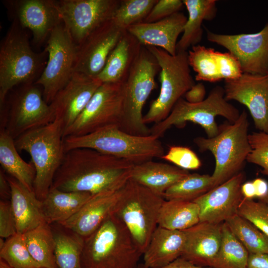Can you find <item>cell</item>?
<instances>
[{"mask_svg":"<svg viewBox=\"0 0 268 268\" xmlns=\"http://www.w3.org/2000/svg\"><path fill=\"white\" fill-rule=\"evenodd\" d=\"M142 253L114 213L84 238L81 268H136Z\"/></svg>","mask_w":268,"mask_h":268,"instance_id":"obj_2","label":"cell"},{"mask_svg":"<svg viewBox=\"0 0 268 268\" xmlns=\"http://www.w3.org/2000/svg\"><path fill=\"white\" fill-rule=\"evenodd\" d=\"M10 188V202L15 218L17 233L23 234L47 223L42 201L13 177H7Z\"/></svg>","mask_w":268,"mask_h":268,"instance_id":"obj_24","label":"cell"},{"mask_svg":"<svg viewBox=\"0 0 268 268\" xmlns=\"http://www.w3.org/2000/svg\"><path fill=\"white\" fill-rule=\"evenodd\" d=\"M206 31L207 40L227 49L239 61L243 73L268 74V22L255 33L224 34Z\"/></svg>","mask_w":268,"mask_h":268,"instance_id":"obj_15","label":"cell"},{"mask_svg":"<svg viewBox=\"0 0 268 268\" xmlns=\"http://www.w3.org/2000/svg\"><path fill=\"white\" fill-rule=\"evenodd\" d=\"M134 166L128 160L92 149H73L65 153L51 187L92 196L117 191L129 180Z\"/></svg>","mask_w":268,"mask_h":268,"instance_id":"obj_1","label":"cell"},{"mask_svg":"<svg viewBox=\"0 0 268 268\" xmlns=\"http://www.w3.org/2000/svg\"><path fill=\"white\" fill-rule=\"evenodd\" d=\"M188 12V17L183 32L178 41L177 52L188 51L190 48L198 45L202 39L203 20L214 18L216 12L215 0H183Z\"/></svg>","mask_w":268,"mask_h":268,"instance_id":"obj_28","label":"cell"},{"mask_svg":"<svg viewBox=\"0 0 268 268\" xmlns=\"http://www.w3.org/2000/svg\"><path fill=\"white\" fill-rule=\"evenodd\" d=\"M89 193L66 192L51 187L42 201L46 221L51 225L60 224L76 213L91 197Z\"/></svg>","mask_w":268,"mask_h":268,"instance_id":"obj_29","label":"cell"},{"mask_svg":"<svg viewBox=\"0 0 268 268\" xmlns=\"http://www.w3.org/2000/svg\"><path fill=\"white\" fill-rule=\"evenodd\" d=\"M189 173L175 165L152 160L134 165L130 178L163 197L169 188Z\"/></svg>","mask_w":268,"mask_h":268,"instance_id":"obj_26","label":"cell"},{"mask_svg":"<svg viewBox=\"0 0 268 268\" xmlns=\"http://www.w3.org/2000/svg\"><path fill=\"white\" fill-rule=\"evenodd\" d=\"M251 151L247 161L259 166L261 172L268 176V134L253 132L249 134Z\"/></svg>","mask_w":268,"mask_h":268,"instance_id":"obj_41","label":"cell"},{"mask_svg":"<svg viewBox=\"0 0 268 268\" xmlns=\"http://www.w3.org/2000/svg\"><path fill=\"white\" fill-rule=\"evenodd\" d=\"M125 31L111 20L89 35L77 45L74 72L97 77Z\"/></svg>","mask_w":268,"mask_h":268,"instance_id":"obj_17","label":"cell"},{"mask_svg":"<svg viewBox=\"0 0 268 268\" xmlns=\"http://www.w3.org/2000/svg\"><path fill=\"white\" fill-rule=\"evenodd\" d=\"M15 18L23 28L30 30L33 42L41 44L63 23L56 0H18L9 2Z\"/></svg>","mask_w":268,"mask_h":268,"instance_id":"obj_20","label":"cell"},{"mask_svg":"<svg viewBox=\"0 0 268 268\" xmlns=\"http://www.w3.org/2000/svg\"><path fill=\"white\" fill-rule=\"evenodd\" d=\"M14 139L2 129L0 133V164L2 170L20 184L33 191L36 170L32 161H25L19 155Z\"/></svg>","mask_w":268,"mask_h":268,"instance_id":"obj_30","label":"cell"},{"mask_svg":"<svg viewBox=\"0 0 268 268\" xmlns=\"http://www.w3.org/2000/svg\"><path fill=\"white\" fill-rule=\"evenodd\" d=\"M184 6L181 0H157L143 22H154L180 11Z\"/></svg>","mask_w":268,"mask_h":268,"instance_id":"obj_43","label":"cell"},{"mask_svg":"<svg viewBox=\"0 0 268 268\" xmlns=\"http://www.w3.org/2000/svg\"><path fill=\"white\" fill-rule=\"evenodd\" d=\"M14 142L18 150L26 151L31 157L36 170L33 191L43 201L66 153L61 123L55 119L47 125L24 133Z\"/></svg>","mask_w":268,"mask_h":268,"instance_id":"obj_4","label":"cell"},{"mask_svg":"<svg viewBox=\"0 0 268 268\" xmlns=\"http://www.w3.org/2000/svg\"><path fill=\"white\" fill-rule=\"evenodd\" d=\"M27 249L43 268H58L55 257V240L51 225L45 223L23 234Z\"/></svg>","mask_w":268,"mask_h":268,"instance_id":"obj_34","label":"cell"},{"mask_svg":"<svg viewBox=\"0 0 268 268\" xmlns=\"http://www.w3.org/2000/svg\"><path fill=\"white\" fill-rule=\"evenodd\" d=\"M15 218L10 201H0V237L7 239L16 234Z\"/></svg>","mask_w":268,"mask_h":268,"instance_id":"obj_44","label":"cell"},{"mask_svg":"<svg viewBox=\"0 0 268 268\" xmlns=\"http://www.w3.org/2000/svg\"><path fill=\"white\" fill-rule=\"evenodd\" d=\"M200 222L199 207L194 201L165 200L160 211L158 226L183 231Z\"/></svg>","mask_w":268,"mask_h":268,"instance_id":"obj_32","label":"cell"},{"mask_svg":"<svg viewBox=\"0 0 268 268\" xmlns=\"http://www.w3.org/2000/svg\"><path fill=\"white\" fill-rule=\"evenodd\" d=\"M55 257L58 268H81L84 238L60 224H53Z\"/></svg>","mask_w":268,"mask_h":268,"instance_id":"obj_31","label":"cell"},{"mask_svg":"<svg viewBox=\"0 0 268 268\" xmlns=\"http://www.w3.org/2000/svg\"><path fill=\"white\" fill-rule=\"evenodd\" d=\"M0 259L12 268H42L35 261L26 246L23 234H16L6 239L0 249Z\"/></svg>","mask_w":268,"mask_h":268,"instance_id":"obj_39","label":"cell"},{"mask_svg":"<svg viewBox=\"0 0 268 268\" xmlns=\"http://www.w3.org/2000/svg\"><path fill=\"white\" fill-rule=\"evenodd\" d=\"M206 89L202 82L195 83L184 95L185 99L190 103H198L205 98Z\"/></svg>","mask_w":268,"mask_h":268,"instance_id":"obj_45","label":"cell"},{"mask_svg":"<svg viewBox=\"0 0 268 268\" xmlns=\"http://www.w3.org/2000/svg\"><path fill=\"white\" fill-rule=\"evenodd\" d=\"M102 84L97 77L74 72L66 85L56 94L50 105L55 119L61 123L64 134Z\"/></svg>","mask_w":268,"mask_h":268,"instance_id":"obj_18","label":"cell"},{"mask_svg":"<svg viewBox=\"0 0 268 268\" xmlns=\"http://www.w3.org/2000/svg\"><path fill=\"white\" fill-rule=\"evenodd\" d=\"M160 268H205V267L197 266L180 257L170 264Z\"/></svg>","mask_w":268,"mask_h":268,"instance_id":"obj_49","label":"cell"},{"mask_svg":"<svg viewBox=\"0 0 268 268\" xmlns=\"http://www.w3.org/2000/svg\"><path fill=\"white\" fill-rule=\"evenodd\" d=\"M136 268H147L146 266L144 264V263H139Z\"/></svg>","mask_w":268,"mask_h":268,"instance_id":"obj_53","label":"cell"},{"mask_svg":"<svg viewBox=\"0 0 268 268\" xmlns=\"http://www.w3.org/2000/svg\"><path fill=\"white\" fill-rule=\"evenodd\" d=\"M124 105V82L102 83L74 122L65 132L64 138L87 134L108 127L120 128Z\"/></svg>","mask_w":268,"mask_h":268,"instance_id":"obj_12","label":"cell"},{"mask_svg":"<svg viewBox=\"0 0 268 268\" xmlns=\"http://www.w3.org/2000/svg\"><path fill=\"white\" fill-rule=\"evenodd\" d=\"M222 241L212 268H247L249 253L230 231L225 222L222 224Z\"/></svg>","mask_w":268,"mask_h":268,"instance_id":"obj_36","label":"cell"},{"mask_svg":"<svg viewBox=\"0 0 268 268\" xmlns=\"http://www.w3.org/2000/svg\"><path fill=\"white\" fill-rule=\"evenodd\" d=\"M259 201H261L265 203V204H266L268 206V194L265 197H264V198H263L262 199H259Z\"/></svg>","mask_w":268,"mask_h":268,"instance_id":"obj_52","label":"cell"},{"mask_svg":"<svg viewBox=\"0 0 268 268\" xmlns=\"http://www.w3.org/2000/svg\"><path fill=\"white\" fill-rule=\"evenodd\" d=\"M0 196L1 200L10 201L11 188L3 170H0Z\"/></svg>","mask_w":268,"mask_h":268,"instance_id":"obj_47","label":"cell"},{"mask_svg":"<svg viewBox=\"0 0 268 268\" xmlns=\"http://www.w3.org/2000/svg\"><path fill=\"white\" fill-rule=\"evenodd\" d=\"M252 182L255 189L256 197L261 199L268 195V183L266 180L258 178Z\"/></svg>","mask_w":268,"mask_h":268,"instance_id":"obj_48","label":"cell"},{"mask_svg":"<svg viewBox=\"0 0 268 268\" xmlns=\"http://www.w3.org/2000/svg\"><path fill=\"white\" fill-rule=\"evenodd\" d=\"M122 189L92 196L76 213L60 224L84 238L88 236L114 213Z\"/></svg>","mask_w":268,"mask_h":268,"instance_id":"obj_23","label":"cell"},{"mask_svg":"<svg viewBox=\"0 0 268 268\" xmlns=\"http://www.w3.org/2000/svg\"><path fill=\"white\" fill-rule=\"evenodd\" d=\"M161 159L187 171L197 170L201 166V162L196 153L187 146H170Z\"/></svg>","mask_w":268,"mask_h":268,"instance_id":"obj_42","label":"cell"},{"mask_svg":"<svg viewBox=\"0 0 268 268\" xmlns=\"http://www.w3.org/2000/svg\"><path fill=\"white\" fill-rule=\"evenodd\" d=\"M214 187L211 175L189 173L169 188L163 197L165 200L193 201Z\"/></svg>","mask_w":268,"mask_h":268,"instance_id":"obj_37","label":"cell"},{"mask_svg":"<svg viewBox=\"0 0 268 268\" xmlns=\"http://www.w3.org/2000/svg\"><path fill=\"white\" fill-rule=\"evenodd\" d=\"M157 0H121L112 20L126 30L130 26L143 22Z\"/></svg>","mask_w":268,"mask_h":268,"instance_id":"obj_38","label":"cell"},{"mask_svg":"<svg viewBox=\"0 0 268 268\" xmlns=\"http://www.w3.org/2000/svg\"><path fill=\"white\" fill-rule=\"evenodd\" d=\"M55 116L43 92L34 83L22 85L9 102L6 131L15 139L52 122Z\"/></svg>","mask_w":268,"mask_h":268,"instance_id":"obj_14","label":"cell"},{"mask_svg":"<svg viewBox=\"0 0 268 268\" xmlns=\"http://www.w3.org/2000/svg\"><path fill=\"white\" fill-rule=\"evenodd\" d=\"M222 224L200 222L183 230L185 245L181 258L199 266L211 268L221 246Z\"/></svg>","mask_w":268,"mask_h":268,"instance_id":"obj_21","label":"cell"},{"mask_svg":"<svg viewBox=\"0 0 268 268\" xmlns=\"http://www.w3.org/2000/svg\"><path fill=\"white\" fill-rule=\"evenodd\" d=\"M0 268H12L2 260L0 259Z\"/></svg>","mask_w":268,"mask_h":268,"instance_id":"obj_51","label":"cell"},{"mask_svg":"<svg viewBox=\"0 0 268 268\" xmlns=\"http://www.w3.org/2000/svg\"><path fill=\"white\" fill-rule=\"evenodd\" d=\"M146 47L155 57L160 66L161 83L158 96L152 101L143 116V122L147 125L165 120L177 101L196 83L191 73L188 51L178 52L175 55H171L158 47Z\"/></svg>","mask_w":268,"mask_h":268,"instance_id":"obj_10","label":"cell"},{"mask_svg":"<svg viewBox=\"0 0 268 268\" xmlns=\"http://www.w3.org/2000/svg\"><path fill=\"white\" fill-rule=\"evenodd\" d=\"M141 47L136 38L125 30L97 78L102 83L124 82Z\"/></svg>","mask_w":268,"mask_h":268,"instance_id":"obj_27","label":"cell"},{"mask_svg":"<svg viewBox=\"0 0 268 268\" xmlns=\"http://www.w3.org/2000/svg\"><path fill=\"white\" fill-rule=\"evenodd\" d=\"M222 53L199 44L188 51L189 65L196 73L195 80L215 82L223 79Z\"/></svg>","mask_w":268,"mask_h":268,"instance_id":"obj_33","label":"cell"},{"mask_svg":"<svg viewBox=\"0 0 268 268\" xmlns=\"http://www.w3.org/2000/svg\"><path fill=\"white\" fill-rule=\"evenodd\" d=\"M185 245L183 231L158 226L143 254V263L148 268L165 267L182 256Z\"/></svg>","mask_w":268,"mask_h":268,"instance_id":"obj_25","label":"cell"},{"mask_svg":"<svg viewBox=\"0 0 268 268\" xmlns=\"http://www.w3.org/2000/svg\"><path fill=\"white\" fill-rule=\"evenodd\" d=\"M225 222L249 254H268V237L251 222L238 213Z\"/></svg>","mask_w":268,"mask_h":268,"instance_id":"obj_35","label":"cell"},{"mask_svg":"<svg viewBox=\"0 0 268 268\" xmlns=\"http://www.w3.org/2000/svg\"><path fill=\"white\" fill-rule=\"evenodd\" d=\"M121 0H56L63 23L78 45L112 20Z\"/></svg>","mask_w":268,"mask_h":268,"instance_id":"obj_13","label":"cell"},{"mask_svg":"<svg viewBox=\"0 0 268 268\" xmlns=\"http://www.w3.org/2000/svg\"><path fill=\"white\" fill-rule=\"evenodd\" d=\"M244 179L240 172L193 201L199 207L200 222L222 224L237 214L244 199L241 186Z\"/></svg>","mask_w":268,"mask_h":268,"instance_id":"obj_19","label":"cell"},{"mask_svg":"<svg viewBox=\"0 0 268 268\" xmlns=\"http://www.w3.org/2000/svg\"><path fill=\"white\" fill-rule=\"evenodd\" d=\"M160 71L154 55L142 46L124 81V114L120 128L132 134L146 136L150 128L143 122V106L156 87L155 77Z\"/></svg>","mask_w":268,"mask_h":268,"instance_id":"obj_7","label":"cell"},{"mask_svg":"<svg viewBox=\"0 0 268 268\" xmlns=\"http://www.w3.org/2000/svg\"><path fill=\"white\" fill-rule=\"evenodd\" d=\"M247 268H268V254H249Z\"/></svg>","mask_w":268,"mask_h":268,"instance_id":"obj_46","label":"cell"},{"mask_svg":"<svg viewBox=\"0 0 268 268\" xmlns=\"http://www.w3.org/2000/svg\"></svg>","mask_w":268,"mask_h":268,"instance_id":"obj_54","label":"cell"},{"mask_svg":"<svg viewBox=\"0 0 268 268\" xmlns=\"http://www.w3.org/2000/svg\"><path fill=\"white\" fill-rule=\"evenodd\" d=\"M237 213L254 224L268 237V206L265 203L253 199L244 198Z\"/></svg>","mask_w":268,"mask_h":268,"instance_id":"obj_40","label":"cell"},{"mask_svg":"<svg viewBox=\"0 0 268 268\" xmlns=\"http://www.w3.org/2000/svg\"><path fill=\"white\" fill-rule=\"evenodd\" d=\"M240 115L239 110L225 98L224 88L216 86L200 103H190L183 98L180 99L165 120L154 124L150 128V134L159 138L172 127L183 128L188 122H192L201 126L207 137L211 138L218 133L217 116H222L233 123Z\"/></svg>","mask_w":268,"mask_h":268,"instance_id":"obj_8","label":"cell"},{"mask_svg":"<svg viewBox=\"0 0 268 268\" xmlns=\"http://www.w3.org/2000/svg\"><path fill=\"white\" fill-rule=\"evenodd\" d=\"M249 126L247 113L243 110L234 123L227 121L219 126L218 133L214 137L199 136L194 139L201 152L209 151L215 158L211 176L215 187L241 172L251 151Z\"/></svg>","mask_w":268,"mask_h":268,"instance_id":"obj_5","label":"cell"},{"mask_svg":"<svg viewBox=\"0 0 268 268\" xmlns=\"http://www.w3.org/2000/svg\"><path fill=\"white\" fill-rule=\"evenodd\" d=\"M241 192L244 198L253 199L256 197V192L253 182H247L241 186Z\"/></svg>","mask_w":268,"mask_h":268,"instance_id":"obj_50","label":"cell"},{"mask_svg":"<svg viewBox=\"0 0 268 268\" xmlns=\"http://www.w3.org/2000/svg\"><path fill=\"white\" fill-rule=\"evenodd\" d=\"M65 152L75 148H87L104 154L128 160L134 165L165 154L159 138L151 134L141 136L129 134L118 126H111L80 136L64 138Z\"/></svg>","mask_w":268,"mask_h":268,"instance_id":"obj_3","label":"cell"},{"mask_svg":"<svg viewBox=\"0 0 268 268\" xmlns=\"http://www.w3.org/2000/svg\"><path fill=\"white\" fill-rule=\"evenodd\" d=\"M164 201L131 178L122 189L114 213L126 226L142 255L158 226Z\"/></svg>","mask_w":268,"mask_h":268,"instance_id":"obj_9","label":"cell"},{"mask_svg":"<svg viewBox=\"0 0 268 268\" xmlns=\"http://www.w3.org/2000/svg\"><path fill=\"white\" fill-rule=\"evenodd\" d=\"M187 17L179 11L154 22H141L127 30L141 45L161 48L171 55L177 53L178 38L183 33Z\"/></svg>","mask_w":268,"mask_h":268,"instance_id":"obj_22","label":"cell"},{"mask_svg":"<svg viewBox=\"0 0 268 268\" xmlns=\"http://www.w3.org/2000/svg\"><path fill=\"white\" fill-rule=\"evenodd\" d=\"M223 88L226 100L246 106L256 128L268 134V74L243 73L238 78L225 80Z\"/></svg>","mask_w":268,"mask_h":268,"instance_id":"obj_16","label":"cell"},{"mask_svg":"<svg viewBox=\"0 0 268 268\" xmlns=\"http://www.w3.org/2000/svg\"><path fill=\"white\" fill-rule=\"evenodd\" d=\"M14 19L0 45V104L14 87L33 83L43 66V54L34 52L28 35ZM38 79V78H37Z\"/></svg>","mask_w":268,"mask_h":268,"instance_id":"obj_6","label":"cell"},{"mask_svg":"<svg viewBox=\"0 0 268 268\" xmlns=\"http://www.w3.org/2000/svg\"><path fill=\"white\" fill-rule=\"evenodd\" d=\"M77 45L64 24L56 27L47 39L46 66L34 84L43 87V97L50 104L74 73Z\"/></svg>","mask_w":268,"mask_h":268,"instance_id":"obj_11","label":"cell"}]
</instances>
